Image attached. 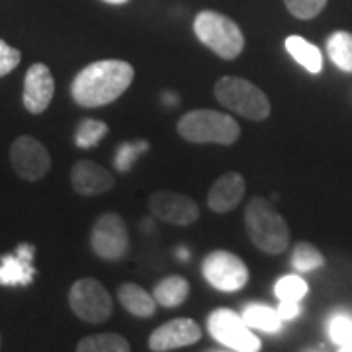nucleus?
<instances>
[{"instance_id":"nucleus-1","label":"nucleus","mask_w":352,"mask_h":352,"mask_svg":"<svg viewBox=\"0 0 352 352\" xmlns=\"http://www.w3.org/2000/svg\"><path fill=\"white\" fill-rule=\"evenodd\" d=\"M133 67L122 59H102L87 65L71 85L73 100L82 108H100L116 102L133 82Z\"/></svg>"},{"instance_id":"nucleus-2","label":"nucleus","mask_w":352,"mask_h":352,"mask_svg":"<svg viewBox=\"0 0 352 352\" xmlns=\"http://www.w3.org/2000/svg\"><path fill=\"white\" fill-rule=\"evenodd\" d=\"M245 227L251 243L258 251L280 254L288 249L289 227L284 215L264 198H252L245 210Z\"/></svg>"},{"instance_id":"nucleus-3","label":"nucleus","mask_w":352,"mask_h":352,"mask_svg":"<svg viewBox=\"0 0 352 352\" xmlns=\"http://www.w3.org/2000/svg\"><path fill=\"white\" fill-rule=\"evenodd\" d=\"M176 131L190 143H217L233 145L241 135L239 124L229 113L217 110H192L178 120Z\"/></svg>"},{"instance_id":"nucleus-4","label":"nucleus","mask_w":352,"mask_h":352,"mask_svg":"<svg viewBox=\"0 0 352 352\" xmlns=\"http://www.w3.org/2000/svg\"><path fill=\"white\" fill-rule=\"evenodd\" d=\"M194 34L217 57L233 61L245 50V36L229 16L214 10H204L194 18Z\"/></svg>"},{"instance_id":"nucleus-5","label":"nucleus","mask_w":352,"mask_h":352,"mask_svg":"<svg viewBox=\"0 0 352 352\" xmlns=\"http://www.w3.org/2000/svg\"><path fill=\"white\" fill-rule=\"evenodd\" d=\"M215 98L227 110H233L251 122H263L270 116L268 96L243 76H221L215 82Z\"/></svg>"},{"instance_id":"nucleus-6","label":"nucleus","mask_w":352,"mask_h":352,"mask_svg":"<svg viewBox=\"0 0 352 352\" xmlns=\"http://www.w3.org/2000/svg\"><path fill=\"white\" fill-rule=\"evenodd\" d=\"M69 307L90 325H100L112 315V296L96 278H80L69 289Z\"/></svg>"},{"instance_id":"nucleus-7","label":"nucleus","mask_w":352,"mask_h":352,"mask_svg":"<svg viewBox=\"0 0 352 352\" xmlns=\"http://www.w3.org/2000/svg\"><path fill=\"white\" fill-rule=\"evenodd\" d=\"M208 331L219 344L237 352L261 351V339L251 331L243 315L231 309H215L208 317Z\"/></svg>"},{"instance_id":"nucleus-8","label":"nucleus","mask_w":352,"mask_h":352,"mask_svg":"<svg viewBox=\"0 0 352 352\" xmlns=\"http://www.w3.org/2000/svg\"><path fill=\"white\" fill-rule=\"evenodd\" d=\"M90 247L100 256L102 261L118 263L127 254L129 249V235H127L126 221L120 214H102L90 233Z\"/></svg>"},{"instance_id":"nucleus-9","label":"nucleus","mask_w":352,"mask_h":352,"mask_svg":"<svg viewBox=\"0 0 352 352\" xmlns=\"http://www.w3.org/2000/svg\"><path fill=\"white\" fill-rule=\"evenodd\" d=\"M201 274L219 292H239L249 282V268L233 252L217 249L212 251L201 263Z\"/></svg>"},{"instance_id":"nucleus-10","label":"nucleus","mask_w":352,"mask_h":352,"mask_svg":"<svg viewBox=\"0 0 352 352\" xmlns=\"http://www.w3.org/2000/svg\"><path fill=\"white\" fill-rule=\"evenodd\" d=\"M10 164L22 180L36 182L50 173L51 157L47 147L32 135H20L10 147Z\"/></svg>"},{"instance_id":"nucleus-11","label":"nucleus","mask_w":352,"mask_h":352,"mask_svg":"<svg viewBox=\"0 0 352 352\" xmlns=\"http://www.w3.org/2000/svg\"><path fill=\"white\" fill-rule=\"evenodd\" d=\"M149 212L166 223L190 226L200 217V206L184 194L173 190H157L149 198Z\"/></svg>"},{"instance_id":"nucleus-12","label":"nucleus","mask_w":352,"mask_h":352,"mask_svg":"<svg viewBox=\"0 0 352 352\" xmlns=\"http://www.w3.org/2000/svg\"><path fill=\"white\" fill-rule=\"evenodd\" d=\"M201 335H204L201 327L194 319L180 317V319H173L153 331L149 337V349L155 352L184 349L190 344H196L201 339Z\"/></svg>"},{"instance_id":"nucleus-13","label":"nucleus","mask_w":352,"mask_h":352,"mask_svg":"<svg viewBox=\"0 0 352 352\" xmlns=\"http://www.w3.org/2000/svg\"><path fill=\"white\" fill-rule=\"evenodd\" d=\"M55 94V78L45 63H34L24 78L22 102L30 113H43L50 108Z\"/></svg>"},{"instance_id":"nucleus-14","label":"nucleus","mask_w":352,"mask_h":352,"mask_svg":"<svg viewBox=\"0 0 352 352\" xmlns=\"http://www.w3.org/2000/svg\"><path fill=\"white\" fill-rule=\"evenodd\" d=\"M34 256L36 247L30 243H20L12 254L0 256V286H28L36 276Z\"/></svg>"},{"instance_id":"nucleus-15","label":"nucleus","mask_w":352,"mask_h":352,"mask_svg":"<svg viewBox=\"0 0 352 352\" xmlns=\"http://www.w3.org/2000/svg\"><path fill=\"white\" fill-rule=\"evenodd\" d=\"M71 184L80 196H98L113 188L116 178L102 164L94 161H78L71 168Z\"/></svg>"},{"instance_id":"nucleus-16","label":"nucleus","mask_w":352,"mask_h":352,"mask_svg":"<svg viewBox=\"0 0 352 352\" xmlns=\"http://www.w3.org/2000/svg\"><path fill=\"white\" fill-rule=\"evenodd\" d=\"M245 188H247V184H245V178L241 173L231 170V173L221 175L208 192L210 210L215 214H227V212L235 210L245 196Z\"/></svg>"},{"instance_id":"nucleus-17","label":"nucleus","mask_w":352,"mask_h":352,"mask_svg":"<svg viewBox=\"0 0 352 352\" xmlns=\"http://www.w3.org/2000/svg\"><path fill=\"white\" fill-rule=\"evenodd\" d=\"M118 298L127 311L135 317H151L157 309V300L155 296L149 294L133 282H126L118 289Z\"/></svg>"},{"instance_id":"nucleus-18","label":"nucleus","mask_w":352,"mask_h":352,"mask_svg":"<svg viewBox=\"0 0 352 352\" xmlns=\"http://www.w3.org/2000/svg\"><path fill=\"white\" fill-rule=\"evenodd\" d=\"M153 296H155L159 305L173 309V307H178L186 302V298L190 296V282L184 276H178V274L166 276L155 284Z\"/></svg>"},{"instance_id":"nucleus-19","label":"nucleus","mask_w":352,"mask_h":352,"mask_svg":"<svg viewBox=\"0 0 352 352\" xmlns=\"http://www.w3.org/2000/svg\"><path fill=\"white\" fill-rule=\"evenodd\" d=\"M284 47H286V51H288L298 63L302 65L307 73H311V75H319L321 73V69H323V57H321L319 47H315L314 43H309L302 36H289V38H286Z\"/></svg>"},{"instance_id":"nucleus-20","label":"nucleus","mask_w":352,"mask_h":352,"mask_svg":"<svg viewBox=\"0 0 352 352\" xmlns=\"http://www.w3.org/2000/svg\"><path fill=\"white\" fill-rule=\"evenodd\" d=\"M78 352H129L131 344L118 333H96L78 340Z\"/></svg>"},{"instance_id":"nucleus-21","label":"nucleus","mask_w":352,"mask_h":352,"mask_svg":"<svg viewBox=\"0 0 352 352\" xmlns=\"http://www.w3.org/2000/svg\"><path fill=\"white\" fill-rule=\"evenodd\" d=\"M243 319L247 321V325L251 329H261L264 333H278L282 327V317L278 314V309L270 305H249L243 311Z\"/></svg>"},{"instance_id":"nucleus-22","label":"nucleus","mask_w":352,"mask_h":352,"mask_svg":"<svg viewBox=\"0 0 352 352\" xmlns=\"http://www.w3.org/2000/svg\"><path fill=\"white\" fill-rule=\"evenodd\" d=\"M327 51L331 61L344 73H352V34L351 32H335L327 39Z\"/></svg>"},{"instance_id":"nucleus-23","label":"nucleus","mask_w":352,"mask_h":352,"mask_svg":"<svg viewBox=\"0 0 352 352\" xmlns=\"http://www.w3.org/2000/svg\"><path fill=\"white\" fill-rule=\"evenodd\" d=\"M325 264L323 254L311 243H298L292 254V266L298 272H311Z\"/></svg>"},{"instance_id":"nucleus-24","label":"nucleus","mask_w":352,"mask_h":352,"mask_svg":"<svg viewBox=\"0 0 352 352\" xmlns=\"http://www.w3.org/2000/svg\"><path fill=\"white\" fill-rule=\"evenodd\" d=\"M307 282L298 274L282 276L274 286V294L280 302H296L300 303L307 294Z\"/></svg>"},{"instance_id":"nucleus-25","label":"nucleus","mask_w":352,"mask_h":352,"mask_svg":"<svg viewBox=\"0 0 352 352\" xmlns=\"http://www.w3.org/2000/svg\"><path fill=\"white\" fill-rule=\"evenodd\" d=\"M108 133V126L102 120H94V118H87L82 120L78 127H76L75 143L82 149H90L94 145L100 143V139Z\"/></svg>"},{"instance_id":"nucleus-26","label":"nucleus","mask_w":352,"mask_h":352,"mask_svg":"<svg viewBox=\"0 0 352 352\" xmlns=\"http://www.w3.org/2000/svg\"><path fill=\"white\" fill-rule=\"evenodd\" d=\"M284 4L292 16H296L300 20H311L321 14L327 0H284Z\"/></svg>"},{"instance_id":"nucleus-27","label":"nucleus","mask_w":352,"mask_h":352,"mask_svg":"<svg viewBox=\"0 0 352 352\" xmlns=\"http://www.w3.org/2000/svg\"><path fill=\"white\" fill-rule=\"evenodd\" d=\"M329 337L339 346L346 344V342H352V317H349V315H335L329 321Z\"/></svg>"},{"instance_id":"nucleus-28","label":"nucleus","mask_w":352,"mask_h":352,"mask_svg":"<svg viewBox=\"0 0 352 352\" xmlns=\"http://www.w3.org/2000/svg\"><path fill=\"white\" fill-rule=\"evenodd\" d=\"M20 61H22V53L10 43H6L4 39H0V78L10 75Z\"/></svg>"},{"instance_id":"nucleus-29","label":"nucleus","mask_w":352,"mask_h":352,"mask_svg":"<svg viewBox=\"0 0 352 352\" xmlns=\"http://www.w3.org/2000/svg\"><path fill=\"white\" fill-rule=\"evenodd\" d=\"M278 314L282 319H294L296 315L300 314V303L296 302H280L278 303Z\"/></svg>"},{"instance_id":"nucleus-30","label":"nucleus","mask_w":352,"mask_h":352,"mask_svg":"<svg viewBox=\"0 0 352 352\" xmlns=\"http://www.w3.org/2000/svg\"><path fill=\"white\" fill-rule=\"evenodd\" d=\"M340 352H352V342H346V344H342V346H339Z\"/></svg>"},{"instance_id":"nucleus-31","label":"nucleus","mask_w":352,"mask_h":352,"mask_svg":"<svg viewBox=\"0 0 352 352\" xmlns=\"http://www.w3.org/2000/svg\"><path fill=\"white\" fill-rule=\"evenodd\" d=\"M104 2H108V4H124L127 0H104Z\"/></svg>"}]
</instances>
